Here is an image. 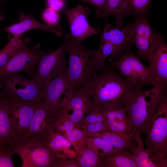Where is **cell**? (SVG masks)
<instances>
[{"instance_id":"6da1fadb","label":"cell","mask_w":167,"mask_h":167,"mask_svg":"<svg viewBox=\"0 0 167 167\" xmlns=\"http://www.w3.org/2000/svg\"><path fill=\"white\" fill-rule=\"evenodd\" d=\"M166 93L167 84L158 83L149 90L135 88L125 94L122 103L131 121L132 137L137 144H143L140 133Z\"/></svg>"},{"instance_id":"7a4b0ae2","label":"cell","mask_w":167,"mask_h":167,"mask_svg":"<svg viewBox=\"0 0 167 167\" xmlns=\"http://www.w3.org/2000/svg\"><path fill=\"white\" fill-rule=\"evenodd\" d=\"M103 70L102 73L96 74L84 85L91 93L94 107L101 109L121 105L128 91L140 88L120 76L113 69L106 66Z\"/></svg>"},{"instance_id":"3957f363","label":"cell","mask_w":167,"mask_h":167,"mask_svg":"<svg viewBox=\"0 0 167 167\" xmlns=\"http://www.w3.org/2000/svg\"><path fill=\"white\" fill-rule=\"evenodd\" d=\"M66 50L69 56L65 77L74 89L77 90L84 86L96 74L92 66L90 58L92 49L84 48L82 42L66 33Z\"/></svg>"},{"instance_id":"277c9868","label":"cell","mask_w":167,"mask_h":167,"mask_svg":"<svg viewBox=\"0 0 167 167\" xmlns=\"http://www.w3.org/2000/svg\"><path fill=\"white\" fill-rule=\"evenodd\" d=\"M146 149L153 160L167 167V95L166 93L145 127Z\"/></svg>"},{"instance_id":"5b68a950","label":"cell","mask_w":167,"mask_h":167,"mask_svg":"<svg viewBox=\"0 0 167 167\" xmlns=\"http://www.w3.org/2000/svg\"><path fill=\"white\" fill-rule=\"evenodd\" d=\"M8 146L21 158L22 167H56L59 159L44 140L26 138Z\"/></svg>"},{"instance_id":"8992f818","label":"cell","mask_w":167,"mask_h":167,"mask_svg":"<svg viewBox=\"0 0 167 167\" xmlns=\"http://www.w3.org/2000/svg\"><path fill=\"white\" fill-rule=\"evenodd\" d=\"M66 39L62 45L56 50L46 51L37 63L36 72L32 79L42 91L46 84L66 69Z\"/></svg>"},{"instance_id":"52a82bcc","label":"cell","mask_w":167,"mask_h":167,"mask_svg":"<svg viewBox=\"0 0 167 167\" xmlns=\"http://www.w3.org/2000/svg\"><path fill=\"white\" fill-rule=\"evenodd\" d=\"M111 61L113 68L118 71L128 81L140 88H143L146 85L153 86L158 84L148 67L144 65L133 54L126 53L116 60Z\"/></svg>"},{"instance_id":"ba28073f","label":"cell","mask_w":167,"mask_h":167,"mask_svg":"<svg viewBox=\"0 0 167 167\" xmlns=\"http://www.w3.org/2000/svg\"><path fill=\"white\" fill-rule=\"evenodd\" d=\"M26 44L21 45L6 64L0 68V77H7L20 72L26 73L32 78L35 76L36 66L41 56L46 52L39 44L30 49Z\"/></svg>"},{"instance_id":"9c48e42d","label":"cell","mask_w":167,"mask_h":167,"mask_svg":"<svg viewBox=\"0 0 167 167\" xmlns=\"http://www.w3.org/2000/svg\"><path fill=\"white\" fill-rule=\"evenodd\" d=\"M5 96L7 98L10 106L12 142L25 139L32 115L38 103L25 101L14 95Z\"/></svg>"},{"instance_id":"30bf717a","label":"cell","mask_w":167,"mask_h":167,"mask_svg":"<svg viewBox=\"0 0 167 167\" xmlns=\"http://www.w3.org/2000/svg\"><path fill=\"white\" fill-rule=\"evenodd\" d=\"M6 96L14 95L28 101L39 103L41 100V89L32 79L15 74L7 77H0V88Z\"/></svg>"},{"instance_id":"8fae6325","label":"cell","mask_w":167,"mask_h":167,"mask_svg":"<svg viewBox=\"0 0 167 167\" xmlns=\"http://www.w3.org/2000/svg\"><path fill=\"white\" fill-rule=\"evenodd\" d=\"M59 115V110L51 111L42 103H38L30 122L27 138L44 140L50 132L56 130Z\"/></svg>"},{"instance_id":"7c38bea8","label":"cell","mask_w":167,"mask_h":167,"mask_svg":"<svg viewBox=\"0 0 167 167\" xmlns=\"http://www.w3.org/2000/svg\"><path fill=\"white\" fill-rule=\"evenodd\" d=\"M65 72L52 79L42 91L41 102L50 111L58 110L63 102L76 91L66 79Z\"/></svg>"},{"instance_id":"4fadbf2b","label":"cell","mask_w":167,"mask_h":167,"mask_svg":"<svg viewBox=\"0 0 167 167\" xmlns=\"http://www.w3.org/2000/svg\"><path fill=\"white\" fill-rule=\"evenodd\" d=\"M91 95L89 89L84 86L75 91L62 104L61 109L78 126L84 117L93 107Z\"/></svg>"},{"instance_id":"5bb4252c","label":"cell","mask_w":167,"mask_h":167,"mask_svg":"<svg viewBox=\"0 0 167 167\" xmlns=\"http://www.w3.org/2000/svg\"><path fill=\"white\" fill-rule=\"evenodd\" d=\"M90 12L88 7L79 4L73 8L67 7L63 12L68 21L70 35L82 43L88 37L98 34L99 31V28L90 25L87 20Z\"/></svg>"},{"instance_id":"9a60e30c","label":"cell","mask_w":167,"mask_h":167,"mask_svg":"<svg viewBox=\"0 0 167 167\" xmlns=\"http://www.w3.org/2000/svg\"><path fill=\"white\" fill-rule=\"evenodd\" d=\"M101 109L105 115L108 130L134 140L131 122L123 105Z\"/></svg>"},{"instance_id":"2e32d148","label":"cell","mask_w":167,"mask_h":167,"mask_svg":"<svg viewBox=\"0 0 167 167\" xmlns=\"http://www.w3.org/2000/svg\"><path fill=\"white\" fill-rule=\"evenodd\" d=\"M105 17V23L101 36V42L109 43L114 46L115 53L113 61L118 57L127 46L132 43V24L123 28L115 27L109 24L107 18Z\"/></svg>"},{"instance_id":"e0dca14e","label":"cell","mask_w":167,"mask_h":167,"mask_svg":"<svg viewBox=\"0 0 167 167\" xmlns=\"http://www.w3.org/2000/svg\"><path fill=\"white\" fill-rule=\"evenodd\" d=\"M19 22L0 30L6 31L9 35H12L13 36H20L25 32L34 29L49 32L59 36L62 35V28L60 24L45 25L36 20L32 15L25 14L21 12L19 13Z\"/></svg>"},{"instance_id":"ac0fdd59","label":"cell","mask_w":167,"mask_h":167,"mask_svg":"<svg viewBox=\"0 0 167 167\" xmlns=\"http://www.w3.org/2000/svg\"><path fill=\"white\" fill-rule=\"evenodd\" d=\"M60 115L56 130L62 134L71 143L76 154L86 145V136L84 131L75 125L68 115L59 109Z\"/></svg>"},{"instance_id":"d6986e66","label":"cell","mask_w":167,"mask_h":167,"mask_svg":"<svg viewBox=\"0 0 167 167\" xmlns=\"http://www.w3.org/2000/svg\"><path fill=\"white\" fill-rule=\"evenodd\" d=\"M149 62V69L157 83L167 84V46L161 37Z\"/></svg>"},{"instance_id":"ffe728a7","label":"cell","mask_w":167,"mask_h":167,"mask_svg":"<svg viewBox=\"0 0 167 167\" xmlns=\"http://www.w3.org/2000/svg\"><path fill=\"white\" fill-rule=\"evenodd\" d=\"M58 158H76L77 154L72 145L62 133L55 130L50 132L44 140Z\"/></svg>"},{"instance_id":"44dd1931","label":"cell","mask_w":167,"mask_h":167,"mask_svg":"<svg viewBox=\"0 0 167 167\" xmlns=\"http://www.w3.org/2000/svg\"><path fill=\"white\" fill-rule=\"evenodd\" d=\"M86 114L78 125L86 136L90 134L108 130L105 116L101 110L93 106Z\"/></svg>"},{"instance_id":"7402d4cb","label":"cell","mask_w":167,"mask_h":167,"mask_svg":"<svg viewBox=\"0 0 167 167\" xmlns=\"http://www.w3.org/2000/svg\"><path fill=\"white\" fill-rule=\"evenodd\" d=\"M100 158V167H137L132 153L128 149H119L109 156Z\"/></svg>"},{"instance_id":"603a6c76","label":"cell","mask_w":167,"mask_h":167,"mask_svg":"<svg viewBox=\"0 0 167 167\" xmlns=\"http://www.w3.org/2000/svg\"><path fill=\"white\" fill-rule=\"evenodd\" d=\"M10 106L3 95L0 100V145L9 146L12 141V128L9 118Z\"/></svg>"},{"instance_id":"cb8c5ba5","label":"cell","mask_w":167,"mask_h":167,"mask_svg":"<svg viewBox=\"0 0 167 167\" xmlns=\"http://www.w3.org/2000/svg\"><path fill=\"white\" fill-rule=\"evenodd\" d=\"M87 136L101 138L117 148L128 149L132 152L136 146L133 143L134 140L127 139L108 130L90 134Z\"/></svg>"},{"instance_id":"d4e9b609","label":"cell","mask_w":167,"mask_h":167,"mask_svg":"<svg viewBox=\"0 0 167 167\" xmlns=\"http://www.w3.org/2000/svg\"><path fill=\"white\" fill-rule=\"evenodd\" d=\"M115 53L114 46L109 42H101L99 49H92L90 58L91 64L96 71L104 69L106 67L105 62L106 58L111 56L110 61L113 60Z\"/></svg>"},{"instance_id":"484cf974","label":"cell","mask_w":167,"mask_h":167,"mask_svg":"<svg viewBox=\"0 0 167 167\" xmlns=\"http://www.w3.org/2000/svg\"><path fill=\"white\" fill-rule=\"evenodd\" d=\"M128 15L132 13L129 9L127 0H107L105 10L101 18L114 15L116 18V25L120 27L123 24V17Z\"/></svg>"},{"instance_id":"4316f807","label":"cell","mask_w":167,"mask_h":167,"mask_svg":"<svg viewBox=\"0 0 167 167\" xmlns=\"http://www.w3.org/2000/svg\"><path fill=\"white\" fill-rule=\"evenodd\" d=\"M161 37L157 40H154L133 34L132 43L136 46L139 56L149 62Z\"/></svg>"},{"instance_id":"83f0119b","label":"cell","mask_w":167,"mask_h":167,"mask_svg":"<svg viewBox=\"0 0 167 167\" xmlns=\"http://www.w3.org/2000/svg\"><path fill=\"white\" fill-rule=\"evenodd\" d=\"M86 145L99 157L109 156L117 148L102 138L86 136Z\"/></svg>"},{"instance_id":"f1b7e54d","label":"cell","mask_w":167,"mask_h":167,"mask_svg":"<svg viewBox=\"0 0 167 167\" xmlns=\"http://www.w3.org/2000/svg\"><path fill=\"white\" fill-rule=\"evenodd\" d=\"M30 40L28 38L13 36L0 50V68L3 67L15 51L22 45L27 44Z\"/></svg>"},{"instance_id":"f546056e","label":"cell","mask_w":167,"mask_h":167,"mask_svg":"<svg viewBox=\"0 0 167 167\" xmlns=\"http://www.w3.org/2000/svg\"><path fill=\"white\" fill-rule=\"evenodd\" d=\"M137 167H162L160 164L155 161L144 145L137 144L132 152Z\"/></svg>"},{"instance_id":"4dcf8cb0","label":"cell","mask_w":167,"mask_h":167,"mask_svg":"<svg viewBox=\"0 0 167 167\" xmlns=\"http://www.w3.org/2000/svg\"><path fill=\"white\" fill-rule=\"evenodd\" d=\"M79 167H100V158L86 145L81 147L76 157Z\"/></svg>"},{"instance_id":"1f68e13d","label":"cell","mask_w":167,"mask_h":167,"mask_svg":"<svg viewBox=\"0 0 167 167\" xmlns=\"http://www.w3.org/2000/svg\"><path fill=\"white\" fill-rule=\"evenodd\" d=\"M133 34L154 40H158L161 36L151 28L146 18L138 19L132 24Z\"/></svg>"},{"instance_id":"d6a6232c","label":"cell","mask_w":167,"mask_h":167,"mask_svg":"<svg viewBox=\"0 0 167 167\" xmlns=\"http://www.w3.org/2000/svg\"><path fill=\"white\" fill-rule=\"evenodd\" d=\"M129 9L136 14H142L148 10L152 0H127Z\"/></svg>"},{"instance_id":"836d02e7","label":"cell","mask_w":167,"mask_h":167,"mask_svg":"<svg viewBox=\"0 0 167 167\" xmlns=\"http://www.w3.org/2000/svg\"><path fill=\"white\" fill-rule=\"evenodd\" d=\"M14 153L8 146L0 145V167H14L12 160Z\"/></svg>"},{"instance_id":"e575fe53","label":"cell","mask_w":167,"mask_h":167,"mask_svg":"<svg viewBox=\"0 0 167 167\" xmlns=\"http://www.w3.org/2000/svg\"><path fill=\"white\" fill-rule=\"evenodd\" d=\"M42 18L47 25H57L60 24L59 13L50 8L48 7L44 10L42 13Z\"/></svg>"},{"instance_id":"d590c367","label":"cell","mask_w":167,"mask_h":167,"mask_svg":"<svg viewBox=\"0 0 167 167\" xmlns=\"http://www.w3.org/2000/svg\"><path fill=\"white\" fill-rule=\"evenodd\" d=\"M48 7L55 11L63 13L66 7V0H46Z\"/></svg>"},{"instance_id":"8d00e7d4","label":"cell","mask_w":167,"mask_h":167,"mask_svg":"<svg viewBox=\"0 0 167 167\" xmlns=\"http://www.w3.org/2000/svg\"><path fill=\"white\" fill-rule=\"evenodd\" d=\"M107 0H81V2L92 4L96 8V12L98 16L101 18L104 13Z\"/></svg>"},{"instance_id":"74e56055","label":"cell","mask_w":167,"mask_h":167,"mask_svg":"<svg viewBox=\"0 0 167 167\" xmlns=\"http://www.w3.org/2000/svg\"><path fill=\"white\" fill-rule=\"evenodd\" d=\"M56 167H79V165L76 158H59Z\"/></svg>"},{"instance_id":"f35d334b","label":"cell","mask_w":167,"mask_h":167,"mask_svg":"<svg viewBox=\"0 0 167 167\" xmlns=\"http://www.w3.org/2000/svg\"><path fill=\"white\" fill-rule=\"evenodd\" d=\"M4 15L3 11L0 5V20H2L4 19Z\"/></svg>"},{"instance_id":"ab89813d","label":"cell","mask_w":167,"mask_h":167,"mask_svg":"<svg viewBox=\"0 0 167 167\" xmlns=\"http://www.w3.org/2000/svg\"><path fill=\"white\" fill-rule=\"evenodd\" d=\"M3 95L2 93V92H0V100L2 99L3 97Z\"/></svg>"},{"instance_id":"60d3db41","label":"cell","mask_w":167,"mask_h":167,"mask_svg":"<svg viewBox=\"0 0 167 167\" xmlns=\"http://www.w3.org/2000/svg\"><path fill=\"white\" fill-rule=\"evenodd\" d=\"M7 0H2V3H3L5 2Z\"/></svg>"},{"instance_id":"b9f144b4","label":"cell","mask_w":167,"mask_h":167,"mask_svg":"<svg viewBox=\"0 0 167 167\" xmlns=\"http://www.w3.org/2000/svg\"></svg>"}]
</instances>
